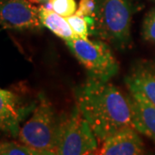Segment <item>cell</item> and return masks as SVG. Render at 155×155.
Masks as SVG:
<instances>
[{"instance_id":"1","label":"cell","mask_w":155,"mask_h":155,"mask_svg":"<svg viewBox=\"0 0 155 155\" xmlns=\"http://www.w3.org/2000/svg\"><path fill=\"white\" fill-rule=\"evenodd\" d=\"M75 97L76 107L99 141L124 128L133 127L129 95L109 81L90 78L78 87Z\"/></svg>"},{"instance_id":"2","label":"cell","mask_w":155,"mask_h":155,"mask_svg":"<svg viewBox=\"0 0 155 155\" xmlns=\"http://www.w3.org/2000/svg\"><path fill=\"white\" fill-rule=\"evenodd\" d=\"M97 6L92 35L119 50H125L131 42L134 8L130 0H97Z\"/></svg>"},{"instance_id":"3","label":"cell","mask_w":155,"mask_h":155,"mask_svg":"<svg viewBox=\"0 0 155 155\" xmlns=\"http://www.w3.org/2000/svg\"><path fill=\"white\" fill-rule=\"evenodd\" d=\"M62 117H59L52 104L40 95L32 116L18 134L20 142L35 150L56 151L60 137Z\"/></svg>"},{"instance_id":"4","label":"cell","mask_w":155,"mask_h":155,"mask_svg":"<svg viewBox=\"0 0 155 155\" xmlns=\"http://www.w3.org/2000/svg\"><path fill=\"white\" fill-rule=\"evenodd\" d=\"M65 42L72 54L89 72L90 78L108 82L118 72V62L109 46L103 41L75 37Z\"/></svg>"},{"instance_id":"5","label":"cell","mask_w":155,"mask_h":155,"mask_svg":"<svg viewBox=\"0 0 155 155\" xmlns=\"http://www.w3.org/2000/svg\"><path fill=\"white\" fill-rule=\"evenodd\" d=\"M97 139L88 122L75 107L62 117L57 155H86L97 151Z\"/></svg>"},{"instance_id":"6","label":"cell","mask_w":155,"mask_h":155,"mask_svg":"<svg viewBox=\"0 0 155 155\" xmlns=\"http://www.w3.org/2000/svg\"><path fill=\"white\" fill-rule=\"evenodd\" d=\"M0 25L19 31L40 29L39 8L28 0H0Z\"/></svg>"},{"instance_id":"7","label":"cell","mask_w":155,"mask_h":155,"mask_svg":"<svg viewBox=\"0 0 155 155\" xmlns=\"http://www.w3.org/2000/svg\"><path fill=\"white\" fill-rule=\"evenodd\" d=\"M97 155H144V144L139 132L127 127L103 141Z\"/></svg>"},{"instance_id":"8","label":"cell","mask_w":155,"mask_h":155,"mask_svg":"<svg viewBox=\"0 0 155 155\" xmlns=\"http://www.w3.org/2000/svg\"><path fill=\"white\" fill-rule=\"evenodd\" d=\"M29 109L22 105L21 97L8 90L0 89V131L18 137L20 122Z\"/></svg>"},{"instance_id":"9","label":"cell","mask_w":155,"mask_h":155,"mask_svg":"<svg viewBox=\"0 0 155 155\" xmlns=\"http://www.w3.org/2000/svg\"><path fill=\"white\" fill-rule=\"evenodd\" d=\"M127 90L136 91L155 107V61L135 64L125 78Z\"/></svg>"},{"instance_id":"10","label":"cell","mask_w":155,"mask_h":155,"mask_svg":"<svg viewBox=\"0 0 155 155\" xmlns=\"http://www.w3.org/2000/svg\"><path fill=\"white\" fill-rule=\"evenodd\" d=\"M128 91L133 110V127L155 142V107L138 91Z\"/></svg>"},{"instance_id":"11","label":"cell","mask_w":155,"mask_h":155,"mask_svg":"<svg viewBox=\"0 0 155 155\" xmlns=\"http://www.w3.org/2000/svg\"><path fill=\"white\" fill-rule=\"evenodd\" d=\"M39 19L41 26L48 28L50 31L65 41L75 38V35L67 18L57 14L54 11L45 9L43 6L39 7Z\"/></svg>"},{"instance_id":"12","label":"cell","mask_w":155,"mask_h":155,"mask_svg":"<svg viewBox=\"0 0 155 155\" xmlns=\"http://www.w3.org/2000/svg\"><path fill=\"white\" fill-rule=\"evenodd\" d=\"M0 155H38V150L16 141H5L0 142Z\"/></svg>"},{"instance_id":"13","label":"cell","mask_w":155,"mask_h":155,"mask_svg":"<svg viewBox=\"0 0 155 155\" xmlns=\"http://www.w3.org/2000/svg\"><path fill=\"white\" fill-rule=\"evenodd\" d=\"M66 18L76 37L84 39L88 38L90 34V24L86 18L76 14H73Z\"/></svg>"},{"instance_id":"14","label":"cell","mask_w":155,"mask_h":155,"mask_svg":"<svg viewBox=\"0 0 155 155\" xmlns=\"http://www.w3.org/2000/svg\"><path fill=\"white\" fill-rule=\"evenodd\" d=\"M141 35L145 41L155 44V8L150 10L144 17Z\"/></svg>"},{"instance_id":"15","label":"cell","mask_w":155,"mask_h":155,"mask_svg":"<svg viewBox=\"0 0 155 155\" xmlns=\"http://www.w3.org/2000/svg\"><path fill=\"white\" fill-rule=\"evenodd\" d=\"M97 2V0H79L76 15L86 18L90 24V28L93 25L94 17L96 16Z\"/></svg>"},{"instance_id":"16","label":"cell","mask_w":155,"mask_h":155,"mask_svg":"<svg viewBox=\"0 0 155 155\" xmlns=\"http://www.w3.org/2000/svg\"><path fill=\"white\" fill-rule=\"evenodd\" d=\"M49 3L52 11L64 17L72 16L77 11L75 0H51Z\"/></svg>"},{"instance_id":"17","label":"cell","mask_w":155,"mask_h":155,"mask_svg":"<svg viewBox=\"0 0 155 155\" xmlns=\"http://www.w3.org/2000/svg\"><path fill=\"white\" fill-rule=\"evenodd\" d=\"M38 155H57L54 150H38Z\"/></svg>"},{"instance_id":"18","label":"cell","mask_w":155,"mask_h":155,"mask_svg":"<svg viewBox=\"0 0 155 155\" xmlns=\"http://www.w3.org/2000/svg\"><path fill=\"white\" fill-rule=\"evenodd\" d=\"M29 2H31V3H34V4H46V3H48V2H49L51 0H28Z\"/></svg>"},{"instance_id":"19","label":"cell","mask_w":155,"mask_h":155,"mask_svg":"<svg viewBox=\"0 0 155 155\" xmlns=\"http://www.w3.org/2000/svg\"><path fill=\"white\" fill-rule=\"evenodd\" d=\"M86 155H97V151H94V152L89 153H87Z\"/></svg>"},{"instance_id":"20","label":"cell","mask_w":155,"mask_h":155,"mask_svg":"<svg viewBox=\"0 0 155 155\" xmlns=\"http://www.w3.org/2000/svg\"><path fill=\"white\" fill-rule=\"evenodd\" d=\"M151 1H153V2H154L155 3V0H151Z\"/></svg>"},{"instance_id":"21","label":"cell","mask_w":155,"mask_h":155,"mask_svg":"<svg viewBox=\"0 0 155 155\" xmlns=\"http://www.w3.org/2000/svg\"><path fill=\"white\" fill-rule=\"evenodd\" d=\"M144 155H146V154H144Z\"/></svg>"}]
</instances>
